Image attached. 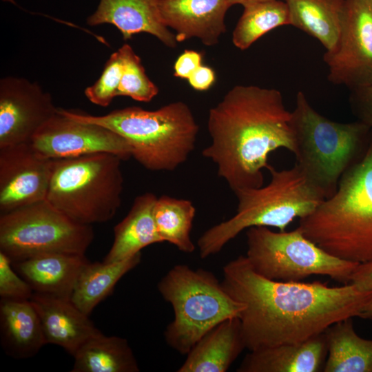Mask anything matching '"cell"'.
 Listing matches in <instances>:
<instances>
[{
  "label": "cell",
  "mask_w": 372,
  "mask_h": 372,
  "mask_svg": "<svg viewBox=\"0 0 372 372\" xmlns=\"http://www.w3.org/2000/svg\"><path fill=\"white\" fill-rule=\"evenodd\" d=\"M296 164L323 193L336 191L344 174L364 154L371 129L363 123L333 121L318 112L298 92L291 111Z\"/></svg>",
  "instance_id": "8992f818"
},
{
  "label": "cell",
  "mask_w": 372,
  "mask_h": 372,
  "mask_svg": "<svg viewBox=\"0 0 372 372\" xmlns=\"http://www.w3.org/2000/svg\"><path fill=\"white\" fill-rule=\"evenodd\" d=\"M58 110L73 120L96 124L120 135L130 145L132 157L152 172H171L183 164L195 148L199 131L190 107L183 101L155 110L127 107L102 116Z\"/></svg>",
  "instance_id": "277c9868"
},
{
  "label": "cell",
  "mask_w": 372,
  "mask_h": 372,
  "mask_svg": "<svg viewBox=\"0 0 372 372\" xmlns=\"http://www.w3.org/2000/svg\"><path fill=\"white\" fill-rule=\"evenodd\" d=\"M34 291L14 270L11 259L0 251V296L3 299L29 300Z\"/></svg>",
  "instance_id": "4dcf8cb0"
},
{
  "label": "cell",
  "mask_w": 372,
  "mask_h": 372,
  "mask_svg": "<svg viewBox=\"0 0 372 372\" xmlns=\"http://www.w3.org/2000/svg\"><path fill=\"white\" fill-rule=\"evenodd\" d=\"M72 372H138V362L125 338L103 333L83 344L73 355Z\"/></svg>",
  "instance_id": "484cf974"
},
{
  "label": "cell",
  "mask_w": 372,
  "mask_h": 372,
  "mask_svg": "<svg viewBox=\"0 0 372 372\" xmlns=\"http://www.w3.org/2000/svg\"><path fill=\"white\" fill-rule=\"evenodd\" d=\"M122 161L110 153L52 160L45 199L76 223L109 221L121 205Z\"/></svg>",
  "instance_id": "ba28073f"
},
{
  "label": "cell",
  "mask_w": 372,
  "mask_h": 372,
  "mask_svg": "<svg viewBox=\"0 0 372 372\" xmlns=\"http://www.w3.org/2000/svg\"><path fill=\"white\" fill-rule=\"evenodd\" d=\"M246 237L249 264L258 273L273 280L300 282L320 275L347 284L359 265L329 254L298 227L290 231L252 227L247 229Z\"/></svg>",
  "instance_id": "9c48e42d"
},
{
  "label": "cell",
  "mask_w": 372,
  "mask_h": 372,
  "mask_svg": "<svg viewBox=\"0 0 372 372\" xmlns=\"http://www.w3.org/2000/svg\"><path fill=\"white\" fill-rule=\"evenodd\" d=\"M350 90L349 103L353 114L372 129V81Z\"/></svg>",
  "instance_id": "1f68e13d"
},
{
  "label": "cell",
  "mask_w": 372,
  "mask_h": 372,
  "mask_svg": "<svg viewBox=\"0 0 372 372\" xmlns=\"http://www.w3.org/2000/svg\"><path fill=\"white\" fill-rule=\"evenodd\" d=\"M123 68V54L119 48L111 54L99 79L85 89V94L88 100L101 107L108 106L118 96Z\"/></svg>",
  "instance_id": "f546056e"
},
{
  "label": "cell",
  "mask_w": 372,
  "mask_h": 372,
  "mask_svg": "<svg viewBox=\"0 0 372 372\" xmlns=\"http://www.w3.org/2000/svg\"><path fill=\"white\" fill-rule=\"evenodd\" d=\"M214 70L207 65H201L189 77L188 82L191 87L198 91L209 90L215 81Z\"/></svg>",
  "instance_id": "836d02e7"
},
{
  "label": "cell",
  "mask_w": 372,
  "mask_h": 372,
  "mask_svg": "<svg viewBox=\"0 0 372 372\" xmlns=\"http://www.w3.org/2000/svg\"><path fill=\"white\" fill-rule=\"evenodd\" d=\"M196 208L187 199L163 195L158 197L154 217L158 232L163 242L174 245L179 251L191 254L196 246L191 238Z\"/></svg>",
  "instance_id": "83f0119b"
},
{
  "label": "cell",
  "mask_w": 372,
  "mask_h": 372,
  "mask_svg": "<svg viewBox=\"0 0 372 372\" xmlns=\"http://www.w3.org/2000/svg\"><path fill=\"white\" fill-rule=\"evenodd\" d=\"M268 170L271 179L267 185L234 193L238 200L236 214L199 237L197 246L202 259L219 253L250 227H271L285 231L296 218L309 216L325 199L297 164L281 170L270 165Z\"/></svg>",
  "instance_id": "5b68a950"
},
{
  "label": "cell",
  "mask_w": 372,
  "mask_h": 372,
  "mask_svg": "<svg viewBox=\"0 0 372 372\" xmlns=\"http://www.w3.org/2000/svg\"><path fill=\"white\" fill-rule=\"evenodd\" d=\"M350 282L360 290L372 291V261L359 264L351 276Z\"/></svg>",
  "instance_id": "e575fe53"
},
{
  "label": "cell",
  "mask_w": 372,
  "mask_h": 372,
  "mask_svg": "<svg viewBox=\"0 0 372 372\" xmlns=\"http://www.w3.org/2000/svg\"><path fill=\"white\" fill-rule=\"evenodd\" d=\"M89 262L85 254H48L13 262L12 266L34 293L71 300Z\"/></svg>",
  "instance_id": "d6986e66"
},
{
  "label": "cell",
  "mask_w": 372,
  "mask_h": 372,
  "mask_svg": "<svg viewBox=\"0 0 372 372\" xmlns=\"http://www.w3.org/2000/svg\"><path fill=\"white\" fill-rule=\"evenodd\" d=\"M157 198L151 192L135 198L127 214L114 228L113 243L103 262L121 261L140 253L150 245L164 242L154 217Z\"/></svg>",
  "instance_id": "7402d4cb"
},
{
  "label": "cell",
  "mask_w": 372,
  "mask_h": 372,
  "mask_svg": "<svg viewBox=\"0 0 372 372\" xmlns=\"http://www.w3.org/2000/svg\"><path fill=\"white\" fill-rule=\"evenodd\" d=\"M124 68L117 96H124L141 102H149L158 93V87L149 79L140 57L125 43L121 48Z\"/></svg>",
  "instance_id": "f1b7e54d"
},
{
  "label": "cell",
  "mask_w": 372,
  "mask_h": 372,
  "mask_svg": "<svg viewBox=\"0 0 372 372\" xmlns=\"http://www.w3.org/2000/svg\"><path fill=\"white\" fill-rule=\"evenodd\" d=\"M157 289L173 309L164 331L166 343L182 355L221 322L239 318L245 305L233 299L215 274L178 264L159 280Z\"/></svg>",
  "instance_id": "52a82bcc"
},
{
  "label": "cell",
  "mask_w": 372,
  "mask_h": 372,
  "mask_svg": "<svg viewBox=\"0 0 372 372\" xmlns=\"http://www.w3.org/2000/svg\"><path fill=\"white\" fill-rule=\"evenodd\" d=\"M50 94L37 83L8 76L0 81V147L30 143L56 113Z\"/></svg>",
  "instance_id": "4fadbf2b"
},
{
  "label": "cell",
  "mask_w": 372,
  "mask_h": 372,
  "mask_svg": "<svg viewBox=\"0 0 372 372\" xmlns=\"http://www.w3.org/2000/svg\"><path fill=\"white\" fill-rule=\"evenodd\" d=\"M207 129L211 143L202 155L234 193L263 185L271 152L295 151L291 112L276 89L233 87L209 110Z\"/></svg>",
  "instance_id": "7a4b0ae2"
},
{
  "label": "cell",
  "mask_w": 372,
  "mask_h": 372,
  "mask_svg": "<svg viewBox=\"0 0 372 372\" xmlns=\"http://www.w3.org/2000/svg\"><path fill=\"white\" fill-rule=\"evenodd\" d=\"M358 317L372 320V296L363 306Z\"/></svg>",
  "instance_id": "d590c367"
},
{
  "label": "cell",
  "mask_w": 372,
  "mask_h": 372,
  "mask_svg": "<svg viewBox=\"0 0 372 372\" xmlns=\"http://www.w3.org/2000/svg\"><path fill=\"white\" fill-rule=\"evenodd\" d=\"M0 333L3 349L17 359L34 356L47 344L39 316L30 300L1 298Z\"/></svg>",
  "instance_id": "44dd1931"
},
{
  "label": "cell",
  "mask_w": 372,
  "mask_h": 372,
  "mask_svg": "<svg viewBox=\"0 0 372 372\" xmlns=\"http://www.w3.org/2000/svg\"><path fill=\"white\" fill-rule=\"evenodd\" d=\"M229 0H158L162 23L176 32L177 42L198 38L205 45H216L226 32Z\"/></svg>",
  "instance_id": "9a60e30c"
},
{
  "label": "cell",
  "mask_w": 372,
  "mask_h": 372,
  "mask_svg": "<svg viewBox=\"0 0 372 372\" xmlns=\"http://www.w3.org/2000/svg\"><path fill=\"white\" fill-rule=\"evenodd\" d=\"M239 318L227 319L205 333L178 372H226L245 349Z\"/></svg>",
  "instance_id": "ffe728a7"
},
{
  "label": "cell",
  "mask_w": 372,
  "mask_h": 372,
  "mask_svg": "<svg viewBox=\"0 0 372 372\" xmlns=\"http://www.w3.org/2000/svg\"><path fill=\"white\" fill-rule=\"evenodd\" d=\"M141 261V253L114 262H89L81 271L71 301L90 316L94 308L113 291L116 283Z\"/></svg>",
  "instance_id": "d4e9b609"
},
{
  "label": "cell",
  "mask_w": 372,
  "mask_h": 372,
  "mask_svg": "<svg viewBox=\"0 0 372 372\" xmlns=\"http://www.w3.org/2000/svg\"><path fill=\"white\" fill-rule=\"evenodd\" d=\"M4 1H12V0H4Z\"/></svg>",
  "instance_id": "74e56055"
},
{
  "label": "cell",
  "mask_w": 372,
  "mask_h": 372,
  "mask_svg": "<svg viewBox=\"0 0 372 372\" xmlns=\"http://www.w3.org/2000/svg\"><path fill=\"white\" fill-rule=\"evenodd\" d=\"M269 1V0H229L230 4L231 6L235 4H240L242 6L251 3V2H256V1ZM287 1V0H283Z\"/></svg>",
  "instance_id": "8d00e7d4"
},
{
  "label": "cell",
  "mask_w": 372,
  "mask_h": 372,
  "mask_svg": "<svg viewBox=\"0 0 372 372\" xmlns=\"http://www.w3.org/2000/svg\"><path fill=\"white\" fill-rule=\"evenodd\" d=\"M327 351L324 332L302 342L250 351L236 371L318 372L323 371Z\"/></svg>",
  "instance_id": "ac0fdd59"
},
{
  "label": "cell",
  "mask_w": 372,
  "mask_h": 372,
  "mask_svg": "<svg viewBox=\"0 0 372 372\" xmlns=\"http://www.w3.org/2000/svg\"><path fill=\"white\" fill-rule=\"evenodd\" d=\"M323 59L333 84L351 90L372 81V0H345L339 40Z\"/></svg>",
  "instance_id": "8fae6325"
},
{
  "label": "cell",
  "mask_w": 372,
  "mask_h": 372,
  "mask_svg": "<svg viewBox=\"0 0 372 372\" xmlns=\"http://www.w3.org/2000/svg\"><path fill=\"white\" fill-rule=\"evenodd\" d=\"M91 225L76 223L46 199L0 214V251L12 262L48 254H85Z\"/></svg>",
  "instance_id": "30bf717a"
},
{
  "label": "cell",
  "mask_w": 372,
  "mask_h": 372,
  "mask_svg": "<svg viewBox=\"0 0 372 372\" xmlns=\"http://www.w3.org/2000/svg\"><path fill=\"white\" fill-rule=\"evenodd\" d=\"M51 163L30 143L0 147V214L45 199Z\"/></svg>",
  "instance_id": "5bb4252c"
},
{
  "label": "cell",
  "mask_w": 372,
  "mask_h": 372,
  "mask_svg": "<svg viewBox=\"0 0 372 372\" xmlns=\"http://www.w3.org/2000/svg\"><path fill=\"white\" fill-rule=\"evenodd\" d=\"M291 25L319 41L326 52L339 40L345 0H287Z\"/></svg>",
  "instance_id": "603a6c76"
},
{
  "label": "cell",
  "mask_w": 372,
  "mask_h": 372,
  "mask_svg": "<svg viewBox=\"0 0 372 372\" xmlns=\"http://www.w3.org/2000/svg\"><path fill=\"white\" fill-rule=\"evenodd\" d=\"M324 334L327 356L324 372H372V340L355 331L353 318L330 326Z\"/></svg>",
  "instance_id": "cb8c5ba5"
},
{
  "label": "cell",
  "mask_w": 372,
  "mask_h": 372,
  "mask_svg": "<svg viewBox=\"0 0 372 372\" xmlns=\"http://www.w3.org/2000/svg\"><path fill=\"white\" fill-rule=\"evenodd\" d=\"M298 227L304 236L338 258L372 261V129L362 156L340 178L337 189Z\"/></svg>",
  "instance_id": "3957f363"
},
{
  "label": "cell",
  "mask_w": 372,
  "mask_h": 372,
  "mask_svg": "<svg viewBox=\"0 0 372 372\" xmlns=\"http://www.w3.org/2000/svg\"><path fill=\"white\" fill-rule=\"evenodd\" d=\"M30 301L39 316L47 344L72 356L90 339L102 332L71 300L34 293Z\"/></svg>",
  "instance_id": "2e32d148"
},
{
  "label": "cell",
  "mask_w": 372,
  "mask_h": 372,
  "mask_svg": "<svg viewBox=\"0 0 372 372\" xmlns=\"http://www.w3.org/2000/svg\"><path fill=\"white\" fill-rule=\"evenodd\" d=\"M91 26L108 23L116 26L124 40L135 34L146 32L167 47L175 48V34L162 23L158 0H100L96 10L87 18Z\"/></svg>",
  "instance_id": "e0dca14e"
},
{
  "label": "cell",
  "mask_w": 372,
  "mask_h": 372,
  "mask_svg": "<svg viewBox=\"0 0 372 372\" xmlns=\"http://www.w3.org/2000/svg\"><path fill=\"white\" fill-rule=\"evenodd\" d=\"M232 33L234 45L241 50L272 30L290 25L287 3L283 0H269L246 3Z\"/></svg>",
  "instance_id": "4316f807"
},
{
  "label": "cell",
  "mask_w": 372,
  "mask_h": 372,
  "mask_svg": "<svg viewBox=\"0 0 372 372\" xmlns=\"http://www.w3.org/2000/svg\"><path fill=\"white\" fill-rule=\"evenodd\" d=\"M201 52L185 50L178 56L174 65V75L176 77L188 79L191 74L202 64Z\"/></svg>",
  "instance_id": "d6a6232c"
},
{
  "label": "cell",
  "mask_w": 372,
  "mask_h": 372,
  "mask_svg": "<svg viewBox=\"0 0 372 372\" xmlns=\"http://www.w3.org/2000/svg\"><path fill=\"white\" fill-rule=\"evenodd\" d=\"M222 286L245 308L240 320L245 348L256 351L306 340L340 320L358 317L372 296L351 282H285L254 271L245 256L223 269Z\"/></svg>",
  "instance_id": "6da1fadb"
},
{
  "label": "cell",
  "mask_w": 372,
  "mask_h": 372,
  "mask_svg": "<svg viewBox=\"0 0 372 372\" xmlns=\"http://www.w3.org/2000/svg\"><path fill=\"white\" fill-rule=\"evenodd\" d=\"M32 148L43 157L53 160L96 153H110L123 160L132 157L127 141L103 126L73 120L57 110L33 136Z\"/></svg>",
  "instance_id": "7c38bea8"
}]
</instances>
